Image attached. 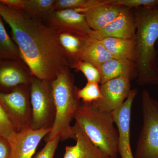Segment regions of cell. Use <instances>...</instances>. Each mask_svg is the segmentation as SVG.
I'll use <instances>...</instances> for the list:
<instances>
[{"mask_svg":"<svg viewBox=\"0 0 158 158\" xmlns=\"http://www.w3.org/2000/svg\"><path fill=\"white\" fill-rule=\"evenodd\" d=\"M0 15L11 28L12 39L34 76L51 81L69 67L56 33L45 22L1 2Z\"/></svg>","mask_w":158,"mask_h":158,"instance_id":"1","label":"cell"},{"mask_svg":"<svg viewBox=\"0 0 158 158\" xmlns=\"http://www.w3.org/2000/svg\"><path fill=\"white\" fill-rule=\"evenodd\" d=\"M137 81L138 85H158V7L135 9Z\"/></svg>","mask_w":158,"mask_h":158,"instance_id":"2","label":"cell"},{"mask_svg":"<svg viewBox=\"0 0 158 158\" xmlns=\"http://www.w3.org/2000/svg\"><path fill=\"white\" fill-rule=\"evenodd\" d=\"M56 116L46 142L59 137L62 141L76 140L71 123L81 106L77 95L79 89L75 84L74 76L70 68L67 67L51 81Z\"/></svg>","mask_w":158,"mask_h":158,"instance_id":"3","label":"cell"},{"mask_svg":"<svg viewBox=\"0 0 158 158\" xmlns=\"http://www.w3.org/2000/svg\"><path fill=\"white\" fill-rule=\"evenodd\" d=\"M74 119L96 147L108 156L117 158L118 131L114 126L113 112L102 109L95 102H82Z\"/></svg>","mask_w":158,"mask_h":158,"instance_id":"4","label":"cell"},{"mask_svg":"<svg viewBox=\"0 0 158 158\" xmlns=\"http://www.w3.org/2000/svg\"><path fill=\"white\" fill-rule=\"evenodd\" d=\"M143 125L135 158H158V102L147 90L141 94Z\"/></svg>","mask_w":158,"mask_h":158,"instance_id":"5","label":"cell"},{"mask_svg":"<svg viewBox=\"0 0 158 158\" xmlns=\"http://www.w3.org/2000/svg\"><path fill=\"white\" fill-rule=\"evenodd\" d=\"M32 108L31 129L51 128L56 116V109L51 81L33 77L30 86Z\"/></svg>","mask_w":158,"mask_h":158,"instance_id":"6","label":"cell"},{"mask_svg":"<svg viewBox=\"0 0 158 158\" xmlns=\"http://www.w3.org/2000/svg\"><path fill=\"white\" fill-rule=\"evenodd\" d=\"M30 86H21L8 93L0 90V104L12 121L18 133L31 128Z\"/></svg>","mask_w":158,"mask_h":158,"instance_id":"7","label":"cell"},{"mask_svg":"<svg viewBox=\"0 0 158 158\" xmlns=\"http://www.w3.org/2000/svg\"><path fill=\"white\" fill-rule=\"evenodd\" d=\"M44 22L56 33L65 32L88 37L92 31L84 15L74 9L54 10Z\"/></svg>","mask_w":158,"mask_h":158,"instance_id":"8","label":"cell"},{"mask_svg":"<svg viewBox=\"0 0 158 158\" xmlns=\"http://www.w3.org/2000/svg\"><path fill=\"white\" fill-rule=\"evenodd\" d=\"M137 94V89L131 90L123 104L113 112L118 131V152L121 158H135L131 148L130 131L132 106Z\"/></svg>","mask_w":158,"mask_h":158,"instance_id":"9","label":"cell"},{"mask_svg":"<svg viewBox=\"0 0 158 158\" xmlns=\"http://www.w3.org/2000/svg\"><path fill=\"white\" fill-rule=\"evenodd\" d=\"M131 81L128 77H120L101 84L102 98L95 102L102 109L113 112L129 95L131 90Z\"/></svg>","mask_w":158,"mask_h":158,"instance_id":"10","label":"cell"},{"mask_svg":"<svg viewBox=\"0 0 158 158\" xmlns=\"http://www.w3.org/2000/svg\"><path fill=\"white\" fill-rule=\"evenodd\" d=\"M136 23L131 9L123 8L112 22L98 31L92 30L89 37L101 40L108 37L131 38L135 37Z\"/></svg>","mask_w":158,"mask_h":158,"instance_id":"11","label":"cell"},{"mask_svg":"<svg viewBox=\"0 0 158 158\" xmlns=\"http://www.w3.org/2000/svg\"><path fill=\"white\" fill-rule=\"evenodd\" d=\"M33 74L22 61L0 60V87L11 89L31 85Z\"/></svg>","mask_w":158,"mask_h":158,"instance_id":"12","label":"cell"},{"mask_svg":"<svg viewBox=\"0 0 158 158\" xmlns=\"http://www.w3.org/2000/svg\"><path fill=\"white\" fill-rule=\"evenodd\" d=\"M51 129L31 128L18 133L15 141L11 144L12 158H32L40 141Z\"/></svg>","mask_w":158,"mask_h":158,"instance_id":"13","label":"cell"},{"mask_svg":"<svg viewBox=\"0 0 158 158\" xmlns=\"http://www.w3.org/2000/svg\"><path fill=\"white\" fill-rule=\"evenodd\" d=\"M76 144L66 146L63 158H111L91 142L77 122L73 126Z\"/></svg>","mask_w":158,"mask_h":158,"instance_id":"14","label":"cell"},{"mask_svg":"<svg viewBox=\"0 0 158 158\" xmlns=\"http://www.w3.org/2000/svg\"><path fill=\"white\" fill-rule=\"evenodd\" d=\"M124 7L110 5L106 0L97 6L88 9H77L84 15L90 29L98 31L104 27L118 17Z\"/></svg>","mask_w":158,"mask_h":158,"instance_id":"15","label":"cell"},{"mask_svg":"<svg viewBox=\"0 0 158 158\" xmlns=\"http://www.w3.org/2000/svg\"><path fill=\"white\" fill-rule=\"evenodd\" d=\"M97 68L101 76V84L120 77H127L131 80L137 78L136 62L127 59L113 58Z\"/></svg>","mask_w":158,"mask_h":158,"instance_id":"16","label":"cell"},{"mask_svg":"<svg viewBox=\"0 0 158 158\" xmlns=\"http://www.w3.org/2000/svg\"><path fill=\"white\" fill-rule=\"evenodd\" d=\"M101 41L113 58L136 62V37L131 38L108 37Z\"/></svg>","mask_w":158,"mask_h":158,"instance_id":"17","label":"cell"},{"mask_svg":"<svg viewBox=\"0 0 158 158\" xmlns=\"http://www.w3.org/2000/svg\"><path fill=\"white\" fill-rule=\"evenodd\" d=\"M56 34L57 39L65 53L70 68L75 63L81 61L82 52L86 40L89 37H81L65 32Z\"/></svg>","mask_w":158,"mask_h":158,"instance_id":"18","label":"cell"},{"mask_svg":"<svg viewBox=\"0 0 158 158\" xmlns=\"http://www.w3.org/2000/svg\"><path fill=\"white\" fill-rule=\"evenodd\" d=\"M113 58L101 40L88 37L81 55V61L89 62L97 68Z\"/></svg>","mask_w":158,"mask_h":158,"instance_id":"19","label":"cell"},{"mask_svg":"<svg viewBox=\"0 0 158 158\" xmlns=\"http://www.w3.org/2000/svg\"><path fill=\"white\" fill-rule=\"evenodd\" d=\"M23 61L17 44L6 31L0 15V60Z\"/></svg>","mask_w":158,"mask_h":158,"instance_id":"20","label":"cell"},{"mask_svg":"<svg viewBox=\"0 0 158 158\" xmlns=\"http://www.w3.org/2000/svg\"><path fill=\"white\" fill-rule=\"evenodd\" d=\"M56 0H24L23 11L27 14L44 21L54 11Z\"/></svg>","mask_w":158,"mask_h":158,"instance_id":"21","label":"cell"},{"mask_svg":"<svg viewBox=\"0 0 158 158\" xmlns=\"http://www.w3.org/2000/svg\"><path fill=\"white\" fill-rule=\"evenodd\" d=\"M17 134L14 124L0 104V138L6 139L11 144L15 141Z\"/></svg>","mask_w":158,"mask_h":158,"instance_id":"22","label":"cell"},{"mask_svg":"<svg viewBox=\"0 0 158 158\" xmlns=\"http://www.w3.org/2000/svg\"><path fill=\"white\" fill-rule=\"evenodd\" d=\"M104 0H56L54 10L83 9L97 6Z\"/></svg>","mask_w":158,"mask_h":158,"instance_id":"23","label":"cell"},{"mask_svg":"<svg viewBox=\"0 0 158 158\" xmlns=\"http://www.w3.org/2000/svg\"><path fill=\"white\" fill-rule=\"evenodd\" d=\"M70 68L76 71H80L84 74L88 82H101V76L98 69L96 66L86 61H80L72 65Z\"/></svg>","mask_w":158,"mask_h":158,"instance_id":"24","label":"cell"},{"mask_svg":"<svg viewBox=\"0 0 158 158\" xmlns=\"http://www.w3.org/2000/svg\"><path fill=\"white\" fill-rule=\"evenodd\" d=\"M77 95L79 99L85 103L97 101L102 97L100 87L95 82H87L84 88L78 90Z\"/></svg>","mask_w":158,"mask_h":158,"instance_id":"25","label":"cell"},{"mask_svg":"<svg viewBox=\"0 0 158 158\" xmlns=\"http://www.w3.org/2000/svg\"><path fill=\"white\" fill-rule=\"evenodd\" d=\"M107 4L127 9L141 7L153 8L158 7V0H106Z\"/></svg>","mask_w":158,"mask_h":158,"instance_id":"26","label":"cell"},{"mask_svg":"<svg viewBox=\"0 0 158 158\" xmlns=\"http://www.w3.org/2000/svg\"><path fill=\"white\" fill-rule=\"evenodd\" d=\"M61 138L56 137L46 142V144L34 158H53Z\"/></svg>","mask_w":158,"mask_h":158,"instance_id":"27","label":"cell"},{"mask_svg":"<svg viewBox=\"0 0 158 158\" xmlns=\"http://www.w3.org/2000/svg\"><path fill=\"white\" fill-rule=\"evenodd\" d=\"M0 158H12L11 144L4 138H0Z\"/></svg>","mask_w":158,"mask_h":158,"instance_id":"28","label":"cell"},{"mask_svg":"<svg viewBox=\"0 0 158 158\" xmlns=\"http://www.w3.org/2000/svg\"><path fill=\"white\" fill-rule=\"evenodd\" d=\"M0 2L17 10H23L24 0H0Z\"/></svg>","mask_w":158,"mask_h":158,"instance_id":"29","label":"cell"},{"mask_svg":"<svg viewBox=\"0 0 158 158\" xmlns=\"http://www.w3.org/2000/svg\"><path fill=\"white\" fill-rule=\"evenodd\" d=\"M157 47H158V49H157V52L158 53V41H157Z\"/></svg>","mask_w":158,"mask_h":158,"instance_id":"30","label":"cell"},{"mask_svg":"<svg viewBox=\"0 0 158 158\" xmlns=\"http://www.w3.org/2000/svg\"></svg>","mask_w":158,"mask_h":158,"instance_id":"31","label":"cell"}]
</instances>
